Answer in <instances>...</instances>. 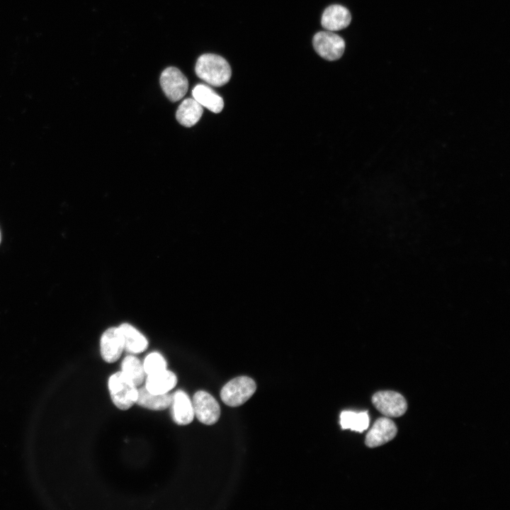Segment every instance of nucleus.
<instances>
[{
	"label": "nucleus",
	"mask_w": 510,
	"mask_h": 510,
	"mask_svg": "<svg viewBox=\"0 0 510 510\" xmlns=\"http://www.w3.org/2000/svg\"><path fill=\"white\" fill-rule=\"evenodd\" d=\"M197 76L210 85L221 86L227 84L232 75L229 63L215 54H204L199 57L195 67Z\"/></svg>",
	"instance_id": "obj_1"
},
{
	"label": "nucleus",
	"mask_w": 510,
	"mask_h": 510,
	"mask_svg": "<svg viewBox=\"0 0 510 510\" xmlns=\"http://www.w3.org/2000/svg\"><path fill=\"white\" fill-rule=\"evenodd\" d=\"M108 386L111 400L118 409L127 410L136 403V385L122 371L110 376Z\"/></svg>",
	"instance_id": "obj_2"
},
{
	"label": "nucleus",
	"mask_w": 510,
	"mask_h": 510,
	"mask_svg": "<svg viewBox=\"0 0 510 510\" xmlns=\"http://www.w3.org/2000/svg\"><path fill=\"white\" fill-rule=\"evenodd\" d=\"M256 385L247 376H239L230 380L221 391L222 402L230 407H238L246 402L255 392Z\"/></svg>",
	"instance_id": "obj_3"
},
{
	"label": "nucleus",
	"mask_w": 510,
	"mask_h": 510,
	"mask_svg": "<svg viewBox=\"0 0 510 510\" xmlns=\"http://www.w3.org/2000/svg\"><path fill=\"white\" fill-rule=\"evenodd\" d=\"M312 43L316 52L322 58L329 61L339 59L345 50L343 38L329 30L316 33Z\"/></svg>",
	"instance_id": "obj_4"
},
{
	"label": "nucleus",
	"mask_w": 510,
	"mask_h": 510,
	"mask_svg": "<svg viewBox=\"0 0 510 510\" xmlns=\"http://www.w3.org/2000/svg\"><path fill=\"white\" fill-rule=\"evenodd\" d=\"M194 415L205 425L215 424L220 416V407L216 400L208 392L197 391L193 397Z\"/></svg>",
	"instance_id": "obj_5"
},
{
	"label": "nucleus",
	"mask_w": 510,
	"mask_h": 510,
	"mask_svg": "<svg viewBox=\"0 0 510 510\" xmlns=\"http://www.w3.org/2000/svg\"><path fill=\"white\" fill-rule=\"evenodd\" d=\"M160 84L166 96L173 102L181 100L188 89L187 78L174 67H167L162 72Z\"/></svg>",
	"instance_id": "obj_6"
},
{
	"label": "nucleus",
	"mask_w": 510,
	"mask_h": 510,
	"mask_svg": "<svg viewBox=\"0 0 510 510\" xmlns=\"http://www.w3.org/2000/svg\"><path fill=\"white\" fill-rule=\"evenodd\" d=\"M372 402L375 408L387 417L403 415L407 409L404 397L394 391H380L373 395Z\"/></svg>",
	"instance_id": "obj_7"
},
{
	"label": "nucleus",
	"mask_w": 510,
	"mask_h": 510,
	"mask_svg": "<svg viewBox=\"0 0 510 510\" xmlns=\"http://www.w3.org/2000/svg\"><path fill=\"white\" fill-rule=\"evenodd\" d=\"M397 429L395 423L387 417L378 419L368 432L365 443L368 447L382 446L395 438Z\"/></svg>",
	"instance_id": "obj_8"
},
{
	"label": "nucleus",
	"mask_w": 510,
	"mask_h": 510,
	"mask_svg": "<svg viewBox=\"0 0 510 510\" xmlns=\"http://www.w3.org/2000/svg\"><path fill=\"white\" fill-rule=\"evenodd\" d=\"M100 350L102 358L107 363H114L120 357L123 350L118 327L107 329L100 340Z\"/></svg>",
	"instance_id": "obj_9"
},
{
	"label": "nucleus",
	"mask_w": 510,
	"mask_h": 510,
	"mask_svg": "<svg viewBox=\"0 0 510 510\" xmlns=\"http://www.w3.org/2000/svg\"><path fill=\"white\" fill-rule=\"evenodd\" d=\"M170 405L172 419L178 425H187L193 420V404L184 391L178 390L174 392Z\"/></svg>",
	"instance_id": "obj_10"
},
{
	"label": "nucleus",
	"mask_w": 510,
	"mask_h": 510,
	"mask_svg": "<svg viewBox=\"0 0 510 510\" xmlns=\"http://www.w3.org/2000/svg\"><path fill=\"white\" fill-rule=\"evenodd\" d=\"M349 11L341 5H332L323 12L321 23L329 31H336L346 28L351 23Z\"/></svg>",
	"instance_id": "obj_11"
},
{
	"label": "nucleus",
	"mask_w": 510,
	"mask_h": 510,
	"mask_svg": "<svg viewBox=\"0 0 510 510\" xmlns=\"http://www.w3.org/2000/svg\"><path fill=\"white\" fill-rule=\"evenodd\" d=\"M124 350L131 353H140L148 346L147 338L135 327L123 323L118 327Z\"/></svg>",
	"instance_id": "obj_12"
},
{
	"label": "nucleus",
	"mask_w": 510,
	"mask_h": 510,
	"mask_svg": "<svg viewBox=\"0 0 510 510\" xmlns=\"http://www.w3.org/2000/svg\"><path fill=\"white\" fill-rule=\"evenodd\" d=\"M177 383L174 373L166 369L148 374L145 380L146 389L153 394H165L172 390Z\"/></svg>",
	"instance_id": "obj_13"
},
{
	"label": "nucleus",
	"mask_w": 510,
	"mask_h": 510,
	"mask_svg": "<svg viewBox=\"0 0 510 510\" xmlns=\"http://www.w3.org/2000/svg\"><path fill=\"white\" fill-rule=\"evenodd\" d=\"M192 95L193 98L203 107L215 113H218L223 109L222 98L207 85H196L192 91Z\"/></svg>",
	"instance_id": "obj_14"
},
{
	"label": "nucleus",
	"mask_w": 510,
	"mask_h": 510,
	"mask_svg": "<svg viewBox=\"0 0 510 510\" xmlns=\"http://www.w3.org/2000/svg\"><path fill=\"white\" fill-rule=\"evenodd\" d=\"M203 106L194 98H186L179 105L176 117L178 122L185 127L194 125L202 116Z\"/></svg>",
	"instance_id": "obj_15"
},
{
	"label": "nucleus",
	"mask_w": 510,
	"mask_h": 510,
	"mask_svg": "<svg viewBox=\"0 0 510 510\" xmlns=\"http://www.w3.org/2000/svg\"><path fill=\"white\" fill-rule=\"evenodd\" d=\"M171 395L165 394H153L149 392L145 387L137 390L136 403L146 409L151 410H164L171 404Z\"/></svg>",
	"instance_id": "obj_16"
},
{
	"label": "nucleus",
	"mask_w": 510,
	"mask_h": 510,
	"mask_svg": "<svg viewBox=\"0 0 510 510\" xmlns=\"http://www.w3.org/2000/svg\"><path fill=\"white\" fill-rule=\"evenodd\" d=\"M369 423L370 419L367 411L361 412L343 411L340 414V425L342 429H350L361 433L368 429Z\"/></svg>",
	"instance_id": "obj_17"
},
{
	"label": "nucleus",
	"mask_w": 510,
	"mask_h": 510,
	"mask_svg": "<svg viewBox=\"0 0 510 510\" xmlns=\"http://www.w3.org/2000/svg\"><path fill=\"white\" fill-rule=\"evenodd\" d=\"M122 372L130 378L136 386L140 385L145 376L143 365L134 356H127L121 363Z\"/></svg>",
	"instance_id": "obj_18"
},
{
	"label": "nucleus",
	"mask_w": 510,
	"mask_h": 510,
	"mask_svg": "<svg viewBox=\"0 0 510 510\" xmlns=\"http://www.w3.org/2000/svg\"><path fill=\"white\" fill-rule=\"evenodd\" d=\"M142 365L144 370L147 375L165 370L167 366L165 358L157 352L148 354Z\"/></svg>",
	"instance_id": "obj_19"
},
{
	"label": "nucleus",
	"mask_w": 510,
	"mask_h": 510,
	"mask_svg": "<svg viewBox=\"0 0 510 510\" xmlns=\"http://www.w3.org/2000/svg\"><path fill=\"white\" fill-rule=\"evenodd\" d=\"M1 231H0V243H1Z\"/></svg>",
	"instance_id": "obj_20"
}]
</instances>
